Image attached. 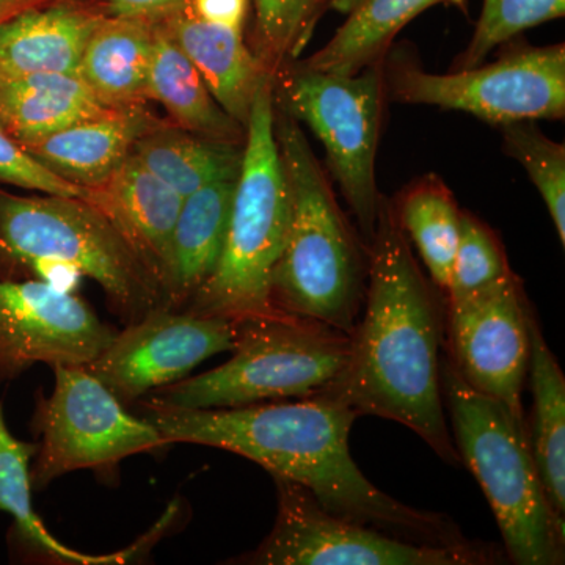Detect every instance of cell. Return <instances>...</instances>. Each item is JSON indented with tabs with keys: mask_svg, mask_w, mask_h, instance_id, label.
<instances>
[{
	"mask_svg": "<svg viewBox=\"0 0 565 565\" xmlns=\"http://www.w3.org/2000/svg\"><path fill=\"white\" fill-rule=\"evenodd\" d=\"M0 182L46 193L87 200L88 189L63 180L0 129Z\"/></svg>",
	"mask_w": 565,
	"mask_h": 565,
	"instance_id": "cell-32",
	"label": "cell"
},
{
	"mask_svg": "<svg viewBox=\"0 0 565 565\" xmlns=\"http://www.w3.org/2000/svg\"><path fill=\"white\" fill-rule=\"evenodd\" d=\"M565 13V0H484L481 17L456 70L481 65L487 55L520 33Z\"/></svg>",
	"mask_w": 565,
	"mask_h": 565,
	"instance_id": "cell-31",
	"label": "cell"
},
{
	"mask_svg": "<svg viewBox=\"0 0 565 565\" xmlns=\"http://www.w3.org/2000/svg\"><path fill=\"white\" fill-rule=\"evenodd\" d=\"M152 44V22L106 17L88 40L77 77L109 109L145 104Z\"/></svg>",
	"mask_w": 565,
	"mask_h": 565,
	"instance_id": "cell-21",
	"label": "cell"
},
{
	"mask_svg": "<svg viewBox=\"0 0 565 565\" xmlns=\"http://www.w3.org/2000/svg\"><path fill=\"white\" fill-rule=\"evenodd\" d=\"M274 114L273 76L256 93L245 125L243 167L221 262L182 311L236 323L282 315L274 308L270 288L288 236L291 200Z\"/></svg>",
	"mask_w": 565,
	"mask_h": 565,
	"instance_id": "cell-6",
	"label": "cell"
},
{
	"mask_svg": "<svg viewBox=\"0 0 565 565\" xmlns=\"http://www.w3.org/2000/svg\"><path fill=\"white\" fill-rule=\"evenodd\" d=\"M0 129H2V128H0Z\"/></svg>",
	"mask_w": 565,
	"mask_h": 565,
	"instance_id": "cell-37",
	"label": "cell"
},
{
	"mask_svg": "<svg viewBox=\"0 0 565 565\" xmlns=\"http://www.w3.org/2000/svg\"><path fill=\"white\" fill-rule=\"evenodd\" d=\"M274 129L291 200L270 288L274 308L352 334L366 297L367 245L344 217L302 125L275 106Z\"/></svg>",
	"mask_w": 565,
	"mask_h": 565,
	"instance_id": "cell-3",
	"label": "cell"
},
{
	"mask_svg": "<svg viewBox=\"0 0 565 565\" xmlns=\"http://www.w3.org/2000/svg\"><path fill=\"white\" fill-rule=\"evenodd\" d=\"M435 6L468 11V0H362L332 40L297 65L345 76L381 65L397 33Z\"/></svg>",
	"mask_w": 565,
	"mask_h": 565,
	"instance_id": "cell-23",
	"label": "cell"
},
{
	"mask_svg": "<svg viewBox=\"0 0 565 565\" xmlns=\"http://www.w3.org/2000/svg\"><path fill=\"white\" fill-rule=\"evenodd\" d=\"M145 96L161 104L169 111L174 126L184 131L244 145V126L233 120L212 98L199 70L161 22L154 24V44Z\"/></svg>",
	"mask_w": 565,
	"mask_h": 565,
	"instance_id": "cell-22",
	"label": "cell"
},
{
	"mask_svg": "<svg viewBox=\"0 0 565 565\" xmlns=\"http://www.w3.org/2000/svg\"><path fill=\"white\" fill-rule=\"evenodd\" d=\"M503 128L504 150L530 174L565 245V147L546 137L534 121L509 122Z\"/></svg>",
	"mask_w": 565,
	"mask_h": 565,
	"instance_id": "cell-29",
	"label": "cell"
},
{
	"mask_svg": "<svg viewBox=\"0 0 565 565\" xmlns=\"http://www.w3.org/2000/svg\"><path fill=\"white\" fill-rule=\"evenodd\" d=\"M98 3L107 17L128 18L158 24L177 13L191 0H93Z\"/></svg>",
	"mask_w": 565,
	"mask_h": 565,
	"instance_id": "cell-33",
	"label": "cell"
},
{
	"mask_svg": "<svg viewBox=\"0 0 565 565\" xmlns=\"http://www.w3.org/2000/svg\"><path fill=\"white\" fill-rule=\"evenodd\" d=\"M405 236L415 244L430 281L446 294L459 244L462 211L437 174L412 182L393 202Z\"/></svg>",
	"mask_w": 565,
	"mask_h": 565,
	"instance_id": "cell-26",
	"label": "cell"
},
{
	"mask_svg": "<svg viewBox=\"0 0 565 565\" xmlns=\"http://www.w3.org/2000/svg\"><path fill=\"white\" fill-rule=\"evenodd\" d=\"M161 24L199 70L212 98L245 128L256 93L273 74L245 44L243 31L202 20L191 2Z\"/></svg>",
	"mask_w": 565,
	"mask_h": 565,
	"instance_id": "cell-17",
	"label": "cell"
},
{
	"mask_svg": "<svg viewBox=\"0 0 565 565\" xmlns=\"http://www.w3.org/2000/svg\"><path fill=\"white\" fill-rule=\"evenodd\" d=\"M367 253L366 297L351 334V355L318 396L345 405L356 416L403 424L444 462L457 467L462 459L446 424L440 375L446 299L419 269L386 196Z\"/></svg>",
	"mask_w": 565,
	"mask_h": 565,
	"instance_id": "cell-2",
	"label": "cell"
},
{
	"mask_svg": "<svg viewBox=\"0 0 565 565\" xmlns=\"http://www.w3.org/2000/svg\"><path fill=\"white\" fill-rule=\"evenodd\" d=\"M256 57L273 76L307 46L321 17L319 0H253Z\"/></svg>",
	"mask_w": 565,
	"mask_h": 565,
	"instance_id": "cell-28",
	"label": "cell"
},
{
	"mask_svg": "<svg viewBox=\"0 0 565 565\" xmlns=\"http://www.w3.org/2000/svg\"><path fill=\"white\" fill-rule=\"evenodd\" d=\"M57 0H0V24L18 17L22 11L47 6Z\"/></svg>",
	"mask_w": 565,
	"mask_h": 565,
	"instance_id": "cell-35",
	"label": "cell"
},
{
	"mask_svg": "<svg viewBox=\"0 0 565 565\" xmlns=\"http://www.w3.org/2000/svg\"><path fill=\"white\" fill-rule=\"evenodd\" d=\"M87 202L99 207L120 230L167 297L174 226L184 202L180 193L131 152L106 182L88 189Z\"/></svg>",
	"mask_w": 565,
	"mask_h": 565,
	"instance_id": "cell-15",
	"label": "cell"
},
{
	"mask_svg": "<svg viewBox=\"0 0 565 565\" xmlns=\"http://www.w3.org/2000/svg\"><path fill=\"white\" fill-rule=\"evenodd\" d=\"M351 334L291 315L237 322L228 362L150 393L182 408H233L321 394L351 355Z\"/></svg>",
	"mask_w": 565,
	"mask_h": 565,
	"instance_id": "cell-7",
	"label": "cell"
},
{
	"mask_svg": "<svg viewBox=\"0 0 565 565\" xmlns=\"http://www.w3.org/2000/svg\"><path fill=\"white\" fill-rule=\"evenodd\" d=\"M51 269L92 278L122 321L167 307L156 280L120 230L95 204L74 196L0 191V277Z\"/></svg>",
	"mask_w": 565,
	"mask_h": 565,
	"instance_id": "cell-5",
	"label": "cell"
},
{
	"mask_svg": "<svg viewBox=\"0 0 565 565\" xmlns=\"http://www.w3.org/2000/svg\"><path fill=\"white\" fill-rule=\"evenodd\" d=\"M132 154L185 199L212 182L237 180L244 145L207 139L163 122L134 145Z\"/></svg>",
	"mask_w": 565,
	"mask_h": 565,
	"instance_id": "cell-25",
	"label": "cell"
},
{
	"mask_svg": "<svg viewBox=\"0 0 565 565\" xmlns=\"http://www.w3.org/2000/svg\"><path fill=\"white\" fill-rule=\"evenodd\" d=\"M533 422L530 427L535 463L557 514H565V377L546 344L534 310L530 313V364Z\"/></svg>",
	"mask_w": 565,
	"mask_h": 565,
	"instance_id": "cell-24",
	"label": "cell"
},
{
	"mask_svg": "<svg viewBox=\"0 0 565 565\" xmlns=\"http://www.w3.org/2000/svg\"><path fill=\"white\" fill-rule=\"evenodd\" d=\"M384 63L333 74L286 65L274 76V103L322 141L333 180L370 244L382 196L375 156L384 110Z\"/></svg>",
	"mask_w": 565,
	"mask_h": 565,
	"instance_id": "cell-8",
	"label": "cell"
},
{
	"mask_svg": "<svg viewBox=\"0 0 565 565\" xmlns=\"http://www.w3.org/2000/svg\"><path fill=\"white\" fill-rule=\"evenodd\" d=\"M115 333L68 289L41 278L0 277V384L36 363L85 366Z\"/></svg>",
	"mask_w": 565,
	"mask_h": 565,
	"instance_id": "cell-13",
	"label": "cell"
},
{
	"mask_svg": "<svg viewBox=\"0 0 565 565\" xmlns=\"http://www.w3.org/2000/svg\"><path fill=\"white\" fill-rule=\"evenodd\" d=\"M139 412L169 446L203 445L243 456L273 478L305 487L323 509L341 519L418 544L470 541L448 515L401 503L362 473L349 449L359 416L337 401L315 396L296 403L182 408L147 397L139 403Z\"/></svg>",
	"mask_w": 565,
	"mask_h": 565,
	"instance_id": "cell-1",
	"label": "cell"
},
{
	"mask_svg": "<svg viewBox=\"0 0 565 565\" xmlns=\"http://www.w3.org/2000/svg\"><path fill=\"white\" fill-rule=\"evenodd\" d=\"M360 2H362V0H319L321 7H332V9L345 14L352 13V11L359 7Z\"/></svg>",
	"mask_w": 565,
	"mask_h": 565,
	"instance_id": "cell-36",
	"label": "cell"
},
{
	"mask_svg": "<svg viewBox=\"0 0 565 565\" xmlns=\"http://www.w3.org/2000/svg\"><path fill=\"white\" fill-rule=\"evenodd\" d=\"M114 109L98 102L77 74L0 79V128L21 147Z\"/></svg>",
	"mask_w": 565,
	"mask_h": 565,
	"instance_id": "cell-20",
	"label": "cell"
},
{
	"mask_svg": "<svg viewBox=\"0 0 565 565\" xmlns=\"http://www.w3.org/2000/svg\"><path fill=\"white\" fill-rule=\"evenodd\" d=\"M50 397H36L32 430L40 435L32 487L41 489L77 470L104 471L126 457L169 446L159 430L85 366H54Z\"/></svg>",
	"mask_w": 565,
	"mask_h": 565,
	"instance_id": "cell-11",
	"label": "cell"
},
{
	"mask_svg": "<svg viewBox=\"0 0 565 565\" xmlns=\"http://www.w3.org/2000/svg\"><path fill=\"white\" fill-rule=\"evenodd\" d=\"M237 323L161 307L128 323L85 364L122 404L174 384L203 363L236 345Z\"/></svg>",
	"mask_w": 565,
	"mask_h": 565,
	"instance_id": "cell-14",
	"label": "cell"
},
{
	"mask_svg": "<svg viewBox=\"0 0 565 565\" xmlns=\"http://www.w3.org/2000/svg\"><path fill=\"white\" fill-rule=\"evenodd\" d=\"M531 310L533 305L515 274L484 291L446 300L448 359L457 374L523 419Z\"/></svg>",
	"mask_w": 565,
	"mask_h": 565,
	"instance_id": "cell-12",
	"label": "cell"
},
{
	"mask_svg": "<svg viewBox=\"0 0 565 565\" xmlns=\"http://www.w3.org/2000/svg\"><path fill=\"white\" fill-rule=\"evenodd\" d=\"M512 275L497 233L470 212L462 211L459 244L445 299L457 300L484 291Z\"/></svg>",
	"mask_w": 565,
	"mask_h": 565,
	"instance_id": "cell-30",
	"label": "cell"
},
{
	"mask_svg": "<svg viewBox=\"0 0 565 565\" xmlns=\"http://www.w3.org/2000/svg\"><path fill=\"white\" fill-rule=\"evenodd\" d=\"M278 511L258 548L232 561L252 565H500L503 546L467 541L418 544L330 514L305 487L274 476Z\"/></svg>",
	"mask_w": 565,
	"mask_h": 565,
	"instance_id": "cell-9",
	"label": "cell"
},
{
	"mask_svg": "<svg viewBox=\"0 0 565 565\" xmlns=\"http://www.w3.org/2000/svg\"><path fill=\"white\" fill-rule=\"evenodd\" d=\"M440 375L452 440L492 508L509 563L563 565L564 516L546 493L527 419L465 384L448 356L441 359Z\"/></svg>",
	"mask_w": 565,
	"mask_h": 565,
	"instance_id": "cell-4",
	"label": "cell"
},
{
	"mask_svg": "<svg viewBox=\"0 0 565 565\" xmlns=\"http://www.w3.org/2000/svg\"><path fill=\"white\" fill-rule=\"evenodd\" d=\"M191 3L202 20L243 31L247 0H191Z\"/></svg>",
	"mask_w": 565,
	"mask_h": 565,
	"instance_id": "cell-34",
	"label": "cell"
},
{
	"mask_svg": "<svg viewBox=\"0 0 565 565\" xmlns=\"http://www.w3.org/2000/svg\"><path fill=\"white\" fill-rule=\"evenodd\" d=\"M393 102L473 115L492 125L561 120L565 115V44L516 47L490 65L429 73L403 57L384 62Z\"/></svg>",
	"mask_w": 565,
	"mask_h": 565,
	"instance_id": "cell-10",
	"label": "cell"
},
{
	"mask_svg": "<svg viewBox=\"0 0 565 565\" xmlns=\"http://www.w3.org/2000/svg\"><path fill=\"white\" fill-rule=\"evenodd\" d=\"M237 180L217 181L185 196L172 244L167 308L184 310L221 262Z\"/></svg>",
	"mask_w": 565,
	"mask_h": 565,
	"instance_id": "cell-19",
	"label": "cell"
},
{
	"mask_svg": "<svg viewBox=\"0 0 565 565\" xmlns=\"http://www.w3.org/2000/svg\"><path fill=\"white\" fill-rule=\"evenodd\" d=\"M161 125L163 121L145 104H139L76 122L28 145L24 150L63 180L84 189H95L131 154L134 145L141 137Z\"/></svg>",
	"mask_w": 565,
	"mask_h": 565,
	"instance_id": "cell-18",
	"label": "cell"
},
{
	"mask_svg": "<svg viewBox=\"0 0 565 565\" xmlns=\"http://www.w3.org/2000/svg\"><path fill=\"white\" fill-rule=\"evenodd\" d=\"M93 0H57L0 24V79L76 74L88 40L106 18Z\"/></svg>",
	"mask_w": 565,
	"mask_h": 565,
	"instance_id": "cell-16",
	"label": "cell"
},
{
	"mask_svg": "<svg viewBox=\"0 0 565 565\" xmlns=\"http://www.w3.org/2000/svg\"><path fill=\"white\" fill-rule=\"evenodd\" d=\"M36 445L18 440L10 433L0 404V512L13 516L17 533L31 548L55 563L120 564L126 555L90 556L58 542L44 526L32 505L31 462Z\"/></svg>",
	"mask_w": 565,
	"mask_h": 565,
	"instance_id": "cell-27",
	"label": "cell"
}]
</instances>
